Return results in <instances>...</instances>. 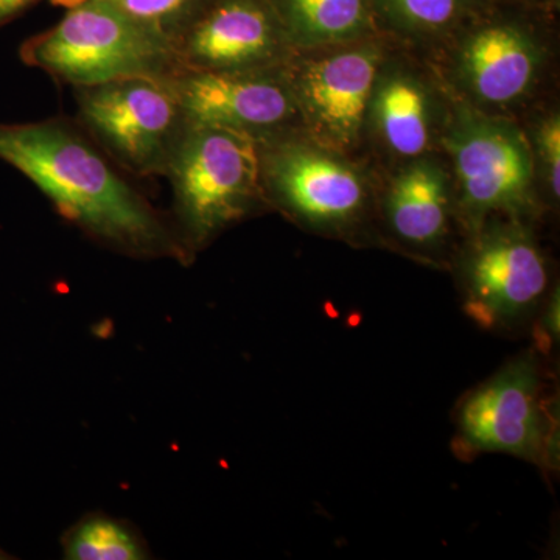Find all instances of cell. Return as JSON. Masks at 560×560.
<instances>
[{
	"label": "cell",
	"mask_w": 560,
	"mask_h": 560,
	"mask_svg": "<svg viewBox=\"0 0 560 560\" xmlns=\"http://www.w3.org/2000/svg\"><path fill=\"white\" fill-rule=\"evenodd\" d=\"M261 176L287 208L312 223H342L363 206L357 173L305 147H276L268 156L261 153Z\"/></svg>",
	"instance_id": "10"
},
{
	"label": "cell",
	"mask_w": 560,
	"mask_h": 560,
	"mask_svg": "<svg viewBox=\"0 0 560 560\" xmlns=\"http://www.w3.org/2000/svg\"><path fill=\"white\" fill-rule=\"evenodd\" d=\"M547 285V265L528 235L493 231L471 253L464 311L481 329H506L528 316Z\"/></svg>",
	"instance_id": "7"
},
{
	"label": "cell",
	"mask_w": 560,
	"mask_h": 560,
	"mask_svg": "<svg viewBox=\"0 0 560 560\" xmlns=\"http://www.w3.org/2000/svg\"><path fill=\"white\" fill-rule=\"evenodd\" d=\"M374 5L410 27L438 31L458 20L464 0H374Z\"/></svg>",
	"instance_id": "18"
},
{
	"label": "cell",
	"mask_w": 560,
	"mask_h": 560,
	"mask_svg": "<svg viewBox=\"0 0 560 560\" xmlns=\"http://www.w3.org/2000/svg\"><path fill=\"white\" fill-rule=\"evenodd\" d=\"M460 455L504 453L540 463L550 445L539 371L522 357L471 390L458 411Z\"/></svg>",
	"instance_id": "5"
},
{
	"label": "cell",
	"mask_w": 560,
	"mask_h": 560,
	"mask_svg": "<svg viewBox=\"0 0 560 560\" xmlns=\"http://www.w3.org/2000/svg\"><path fill=\"white\" fill-rule=\"evenodd\" d=\"M287 38L272 0H209L173 49L179 69L245 72L270 66Z\"/></svg>",
	"instance_id": "6"
},
{
	"label": "cell",
	"mask_w": 560,
	"mask_h": 560,
	"mask_svg": "<svg viewBox=\"0 0 560 560\" xmlns=\"http://www.w3.org/2000/svg\"><path fill=\"white\" fill-rule=\"evenodd\" d=\"M289 38L335 40L370 27L374 0H272Z\"/></svg>",
	"instance_id": "14"
},
{
	"label": "cell",
	"mask_w": 560,
	"mask_h": 560,
	"mask_svg": "<svg viewBox=\"0 0 560 560\" xmlns=\"http://www.w3.org/2000/svg\"><path fill=\"white\" fill-rule=\"evenodd\" d=\"M377 66L375 51L359 49L313 62L302 72L298 98L320 130L337 142H352L359 135Z\"/></svg>",
	"instance_id": "11"
},
{
	"label": "cell",
	"mask_w": 560,
	"mask_h": 560,
	"mask_svg": "<svg viewBox=\"0 0 560 560\" xmlns=\"http://www.w3.org/2000/svg\"><path fill=\"white\" fill-rule=\"evenodd\" d=\"M55 2L68 5L70 9L83 0H55ZM105 2L116 7L143 27L158 33L173 46L189 27L191 21L208 5L209 0H105Z\"/></svg>",
	"instance_id": "16"
},
{
	"label": "cell",
	"mask_w": 560,
	"mask_h": 560,
	"mask_svg": "<svg viewBox=\"0 0 560 560\" xmlns=\"http://www.w3.org/2000/svg\"><path fill=\"white\" fill-rule=\"evenodd\" d=\"M447 186L440 168L419 162L394 180L388 198L390 226L412 245L440 241L447 228Z\"/></svg>",
	"instance_id": "13"
},
{
	"label": "cell",
	"mask_w": 560,
	"mask_h": 560,
	"mask_svg": "<svg viewBox=\"0 0 560 560\" xmlns=\"http://www.w3.org/2000/svg\"><path fill=\"white\" fill-rule=\"evenodd\" d=\"M21 58L75 90L127 79L165 81L179 69L167 39L105 0L70 7L55 27L22 46Z\"/></svg>",
	"instance_id": "2"
},
{
	"label": "cell",
	"mask_w": 560,
	"mask_h": 560,
	"mask_svg": "<svg viewBox=\"0 0 560 560\" xmlns=\"http://www.w3.org/2000/svg\"><path fill=\"white\" fill-rule=\"evenodd\" d=\"M79 119L110 161L164 176L190 121L165 81L127 79L77 90Z\"/></svg>",
	"instance_id": "4"
},
{
	"label": "cell",
	"mask_w": 560,
	"mask_h": 560,
	"mask_svg": "<svg viewBox=\"0 0 560 560\" xmlns=\"http://www.w3.org/2000/svg\"><path fill=\"white\" fill-rule=\"evenodd\" d=\"M544 330L545 337L555 340V337L559 335V294L556 293L552 296L550 307L544 316Z\"/></svg>",
	"instance_id": "20"
},
{
	"label": "cell",
	"mask_w": 560,
	"mask_h": 560,
	"mask_svg": "<svg viewBox=\"0 0 560 560\" xmlns=\"http://www.w3.org/2000/svg\"><path fill=\"white\" fill-rule=\"evenodd\" d=\"M463 66L471 90L482 101L508 103L528 90L537 55L528 36L514 25H488L467 43Z\"/></svg>",
	"instance_id": "12"
},
{
	"label": "cell",
	"mask_w": 560,
	"mask_h": 560,
	"mask_svg": "<svg viewBox=\"0 0 560 560\" xmlns=\"http://www.w3.org/2000/svg\"><path fill=\"white\" fill-rule=\"evenodd\" d=\"M451 150L467 208L485 213L528 205L533 160L528 143L514 127L466 121L453 132Z\"/></svg>",
	"instance_id": "9"
},
{
	"label": "cell",
	"mask_w": 560,
	"mask_h": 560,
	"mask_svg": "<svg viewBox=\"0 0 560 560\" xmlns=\"http://www.w3.org/2000/svg\"><path fill=\"white\" fill-rule=\"evenodd\" d=\"M164 176L184 230L201 245L259 198L261 140L235 128L190 124Z\"/></svg>",
	"instance_id": "3"
},
{
	"label": "cell",
	"mask_w": 560,
	"mask_h": 560,
	"mask_svg": "<svg viewBox=\"0 0 560 560\" xmlns=\"http://www.w3.org/2000/svg\"><path fill=\"white\" fill-rule=\"evenodd\" d=\"M36 0H0V27L16 18Z\"/></svg>",
	"instance_id": "21"
},
{
	"label": "cell",
	"mask_w": 560,
	"mask_h": 560,
	"mask_svg": "<svg viewBox=\"0 0 560 560\" xmlns=\"http://www.w3.org/2000/svg\"><path fill=\"white\" fill-rule=\"evenodd\" d=\"M540 149L548 167V179L552 194L560 195V120L551 117L540 130Z\"/></svg>",
	"instance_id": "19"
},
{
	"label": "cell",
	"mask_w": 560,
	"mask_h": 560,
	"mask_svg": "<svg viewBox=\"0 0 560 560\" xmlns=\"http://www.w3.org/2000/svg\"><path fill=\"white\" fill-rule=\"evenodd\" d=\"M68 558L75 560H138L142 551L127 529L106 518L83 523L69 541Z\"/></svg>",
	"instance_id": "17"
},
{
	"label": "cell",
	"mask_w": 560,
	"mask_h": 560,
	"mask_svg": "<svg viewBox=\"0 0 560 560\" xmlns=\"http://www.w3.org/2000/svg\"><path fill=\"white\" fill-rule=\"evenodd\" d=\"M190 124L217 125L261 136L291 119L294 101L265 69L208 72L178 69L165 80Z\"/></svg>",
	"instance_id": "8"
},
{
	"label": "cell",
	"mask_w": 560,
	"mask_h": 560,
	"mask_svg": "<svg viewBox=\"0 0 560 560\" xmlns=\"http://www.w3.org/2000/svg\"><path fill=\"white\" fill-rule=\"evenodd\" d=\"M375 116L383 138L401 156H418L429 145V105L415 81H386L375 98Z\"/></svg>",
	"instance_id": "15"
},
{
	"label": "cell",
	"mask_w": 560,
	"mask_h": 560,
	"mask_svg": "<svg viewBox=\"0 0 560 560\" xmlns=\"http://www.w3.org/2000/svg\"><path fill=\"white\" fill-rule=\"evenodd\" d=\"M0 160L95 237L132 253L179 254L142 195L66 121L0 124Z\"/></svg>",
	"instance_id": "1"
}]
</instances>
